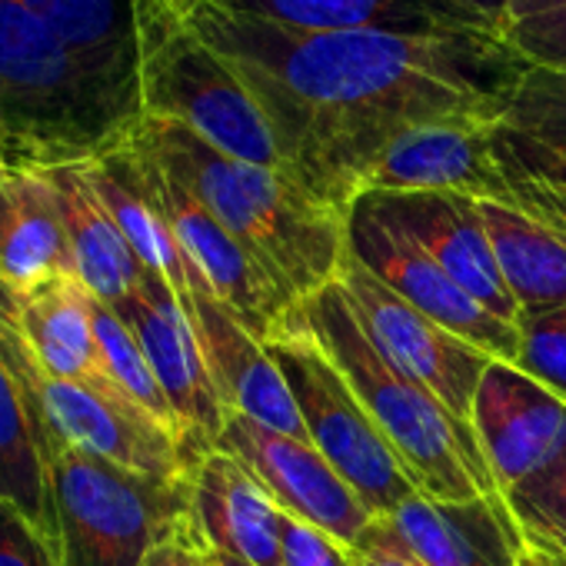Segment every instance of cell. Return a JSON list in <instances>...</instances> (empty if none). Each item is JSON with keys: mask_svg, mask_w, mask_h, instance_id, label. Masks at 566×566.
<instances>
[{"mask_svg": "<svg viewBox=\"0 0 566 566\" xmlns=\"http://www.w3.org/2000/svg\"><path fill=\"white\" fill-rule=\"evenodd\" d=\"M180 301L190 314L210 380L227 413H243L270 430L311 443L304 417L287 390V380H283L266 347L253 340L213 294L193 291Z\"/></svg>", "mask_w": 566, "mask_h": 566, "instance_id": "obj_17", "label": "cell"}, {"mask_svg": "<svg viewBox=\"0 0 566 566\" xmlns=\"http://www.w3.org/2000/svg\"><path fill=\"white\" fill-rule=\"evenodd\" d=\"M190 476H150L57 447L48 453L57 563L140 566L157 543L200 530Z\"/></svg>", "mask_w": 566, "mask_h": 566, "instance_id": "obj_5", "label": "cell"}, {"mask_svg": "<svg viewBox=\"0 0 566 566\" xmlns=\"http://www.w3.org/2000/svg\"><path fill=\"white\" fill-rule=\"evenodd\" d=\"M91 321H94L97 347H101V357H104V367H107L114 387L127 400H134L144 413H150L160 427H167L187 450L184 430H180V423H177V417H174V410H170V403H167V397H164V390H160V384H157L137 337L130 334V327L120 321V314L111 304H104L97 297H91ZM187 457H190V450H187Z\"/></svg>", "mask_w": 566, "mask_h": 566, "instance_id": "obj_29", "label": "cell"}, {"mask_svg": "<svg viewBox=\"0 0 566 566\" xmlns=\"http://www.w3.org/2000/svg\"><path fill=\"white\" fill-rule=\"evenodd\" d=\"M513 367L566 400V307L520 321V350Z\"/></svg>", "mask_w": 566, "mask_h": 566, "instance_id": "obj_31", "label": "cell"}, {"mask_svg": "<svg viewBox=\"0 0 566 566\" xmlns=\"http://www.w3.org/2000/svg\"><path fill=\"white\" fill-rule=\"evenodd\" d=\"M140 117V101L97 77L21 0H0V164H84L117 147Z\"/></svg>", "mask_w": 566, "mask_h": 566, "instance_id": "obj_3", "label": "cell"}, {"mask_svg": "<svg viewBox=\"0 0 566 566\" xmlns=\"http://www.w3.org/2000/svg\"><path fill=\"white\" fill-rule=\"evenodd\" d=\"M0 357L18 377L34 417L44 460L57 447H77L117 467L150 476H190L193 460L184 443L117 390L61 380L31 360L0 307Z\"/></svg>", "mask_w": 566, "mask_h": 566, "instance_id": "obj_7", "label": "cell"}, {"mask_svg": "<svg viewBox=\"0 0 566 566\" xmlns=\"http://www.w3.org/2000/svg\"><path fill=\"white\" fill-rule=\"evenodd\" d=\"M513 200L523 213L536 217L539 223L553 227L566 237V187H539V184H516L510 187Z\"/></svg>", "mask_w": 566, "mask_h": 566, "instance_id": "obj_37", "label": "cell"}, {"mask_svg": "<svg viewBox=\"0 0 566 566\" xmlns=\"http://www.w3.org/2000/svg\"><path fill=\"white\" fill-rule=\"evenodd\" d=\"M520 321L566 307V237L520 207L476 200Z\"/></svg>", "mask_w": 566, "mask_h": 566, "instance_id": "obj_26", "label": "cell"}, {"mask_svg": "<svg viewBox=\"0 0 566 566\" xmlns=\"http://www.w3.org/2000/svg\"><path fill=\"white\" fill-rule=\"evenodd\" d=\"M197 526L210 549L247 559L250 566H280V506L266 486L237 457L210 450L190 476Z\"/></svg>", "mask_w": 566, "mask_h": 566, "instance_id": "obj_22", "label": "cell"}, {"mask_svg": "<svg viewBox=\"0 0 566 566\" xmlns=\"http://www.w3.org/2000/svg\"><path fill=\"white\" fill-rule=\"evenodd\" d=\"M134 24L144 117L184 124L237 160L283 170L256 101L170 0H134Z\"/></svg>", "mask_w": 566, "mask_h": 566, "instance_id": "obj_6", "label": "cell"}, {"mask_svg": "<svg viewBox=\"0 0 566 566\" xmlns=\"http://www.w3.org/2000/svg\"><path fill=\"white\" fill-rule=\"evenodd\" d=\"M523 549L566 559V457L506 493Z\"/></svg>", "mask_w": 566, "mask_h": 566, "instance_id": "obj_30", "label": "cell"}, {"mask_svg": "<svg viewBox=\"0 0 566 566\" xmlns=\"http://www.w3.org/2000/svg\"><path fill=\"white\" fill-rule=\"evenodd\" d=\"M337 283L347 294V304L360 331L380 350V357L394 370L430 390L457 420L470 427L473 397L493 357L470 347L447 327L433 324L417 307H410L350 253L344 260Z\"/></svg>", "mask_w": 566, "mask_h": 566, "instance_id": "obj_9", "label": "cell"}, {"mask_svg": "<svg viewBox=\"0 0 566 566\" xmlns=\"http://www.w3.org/2000/svg\"><path fill=\"white\" fill-rule=\"evenodd\" d=\"M213 556H217V563H220V566H250L247 559H237V556H230V553H220V549H213Z\"/></svg>", "mask_w": 566, "mask_h": 566, "instance_id": "obj_41", "label": "cell"}, {"mask_svg": "<svg viewBox=\"0 0 566 566\" xmlns=\"http://www.w3.org/2000/svg\"><path fill=\"white\" fill-rule=\"evenodd\" d=\"M207 4L294 31H380L420 38L490 34L450 0H207Z\"/></svg>", "mask_w": 566, "mask_h": 566, "instance_id": "obj_24", "label": "cell"}, {"mask_svg": "<svg viewBox=\"0 0 566 566\" xmlns=\"http://www.w3.org/2000/svg\"><path fill=\"white\" fill-rule=\"evenodd\" d=\"M114 311L137 337L184 430L187 450L200 463L210 450H217V437L227 423V407L210 380L197 331L180 294L164 276L144 270L137 287Z\"/></svg>", "mask_w": 566, "mask_h": 566, "instance_id": "obj_11", "label": "cell"}, {"mask_svg": "<svg viewBox=\"0 0 566 566\" xmlns=\"http://www.w3.org/2000/svg\"><path fill=\"white\" fill-rule=\"evenodd\" d=\"M470 427L503 500L566 457V400L503 360L486 367Z\"/></svg>", "mask_w": 566, "mask_h": 566, "instance_id": "obj_14", "label": "cell"}, {"mask_svg": "<svg viewBox=\"0 0 566 566\" xmlns=\"http://www.w3.org/2000/svg\"><path fill=\"white\" fill-rule=\"evenodd\" d=\"M84 174H87L91 187L97 190V197L104 200L114 223L120 227V233L127 237V243L134 247L144 270L164 276L180 297H187L193 291L210 294L203 276L187 260V253L167 220V210L154 187L150 157L140 150V144L130 134L107 154L84 160Z\"/></svg>", "mask_w": 566, "mask_h": 566, "instance_id": "obj_18", "label": "cell"}, {"mask_svg": "<svg viewBox=\"0 0 566 566\" xmlns=\"http://www.w3.org/2000/svg\"><path fill=\"white\" fill-rule=\"evenodd\" d=\"M256 101L283 174L347 217L384 150L447 117L500 114L523 71L493 34L294 31L207 0H170Z\"/></svg>", "mask_w": 566, "mask_h": 566, "instance_id": "obj_1", "label": "cell"}, {"mask_svg": "<svg viewBox=\"0 0 566 566\" xmlns=\"http://www.w3.org/2000/svg\"><path fill=\"white\" fill-rule=\"evenodd\" d=\"M503 41L516 51L520 61L566 74V11H553L513 24L503 34Z\"/></svg>", "mask_w": 566, "mask_h": 566, "instance_id": "obj_33", "label": "cell"}, {"mask_svg": "<svg viewBox=\"0 0 566 566\" xmlns=\"http://www.w3.org/2000/svg\"><path fill=\"white\" fill-rule=\"evenodd\" d=\"M54 276H77L57 193L44 170L0 164V280L31 291Z\"/></svg>", "mask_w": 566, "mask_h": 566, "instance_id": "obj_23", "label": "cell"}, {"mask_svg": "<svg viewBox=\"0 0 566 566\" xmlns=\"http://www.w3.org/2000/svg\"><path fill=\"white\" fill-rule=\"evenodd\" d=\"M490 150L510 187H566V74L523 61L500 114L490 124Z\"/></svg>", "mask_w": 566, "mask_h": 566, "instance_id": "obj_20", "label": "cell"}, {"mask_svg": "<svg viewBox=\"0 0 566 566\" xmlns=\"http://www.w3.org/2000/svg\"><path fill=\"white\" fill-rule=\"evenodd\" d=\"M520 566H566V559H563V556H543V553H530V549H523Z\"/></svg>", "mask_w": 566, "mask_h": 566, "instance_id": "obj_40", "label": "cell"}, {"mask_svg": "<svg viewBox=\"0 0 566 566\" xmlns=\"http://www.w3.org/2000/svg\"><path fill=\"white\" fill-rule=\"evenodd\" d=\"M387 520L427 566H520L523 556L510 510L486 496L450 503L413 493Z\"/></svg>", "mask_w": 566, "mask_h": 566, "instance_id": "obj_21", "label": "cell"}, {"mask_svg": "<svg viewBox=\"0 0 566 566\" xmlns=\"http://www.w3.org/2000/svg\"><path fill=\"white\" fill-rule=\"evenodd\" d=\"M61 207V220L71 240L77 280L91 297L117 307L144 276V263L137 260L134 247L107 213L104 200L91 187L84 164H64L44 170Z\"/></svg>", "mask_w": 566, "mask_h": 566, "instance_id": "obj_25", "label": "cell"}, {"mask_svg": "<svg viewBox=\"0 0 566 566\" xmlns=\"http://www.w3.org/2000/svg\"><path fill=\"white\" fill-rule=\"evenodd\" d=\"M387 220L413 237L496 321L520 327V307L500 273L490 233L473 197L460 193H364Z\"/></svg>", "mask_w": 566, "mask_h": 566, "instance_id": "obj_16", "label": "cell"}, {"mask_svg": "<svg viewBox=\"0 0 566 566\" xmlns=\"http://www.w3.org/2000/svg\"><path fill=\"white\" fill-rule=\"evenodd\" d=\"M280 566H354L350 546L327 530L280 513Z\"/></svg>", "mask_w": 566, "mask_h": 566, "instance_id": "obj_32", "label": "cell"}, {"mask_svg": "<svg viewBox=\"0 0 566 566\" xmlns=\"http://www.w3.org/2000/svg\"><path fill=\"white\" fill-rule=\"evenodd\" d=\"M347 253L384 287L470 347L503 364L516 360L520 327L496 321L483 304H476L413 237L387 220L364 193L347 210Z\"/></svg>", "mask_w": 566, "mask_h": 566, "instance_id": "obj_10", "label": "cell"}, {"mask_svg": "<svg viewBox=\"0 0 566 566\" xmlns=\"http://www.w3.org/2000/svg\"><path fill=\"white\" fill-rule=\"evenodd\" d=\"M301 321L360 397L364 410L394 447L407 480L430 500H476L506 506L473 427L457 420L430 390L394 370L360 331L340 283H327L301 304Z\"/></svg>", "mask_w": 566, "mask_h": 566, "instance_id": "obj_4", "label": "cell"}, {"mask_svg": "<svg viewBox=\"0 0 566 566\" xmlns=\"http://www.w3.org/2000/svg\"><path fill=\"white\" fill-rule=\"evenodd\" d=\"M490 124L486 117H447L400 134L370 170L364 193H460L516 207L490 150Z\"/></svg>", "mask_w": 566, "mask_h": 566, "instance_id": "obj_15", "label": "cell"}, {"mask_svg": "<svg viewBox=\"0 0 566 566\" xmlns=\"http://www.w3.org/2000/svg\"><path fill=\"white\" fill-rule=\"evenodd\" d=\"M0 500L18 506L54 543L48 460L24 390L0 357Z\"/></svg>", "mask_w": 566, "mask_h": 566, "instance_id": "obj_28", "label": "cell"}, {"mask_svg": "<svg viewBox=\"0 0 566 566\" xmlns=\"http://www.w3.org/2000/svg\"><path fill=\"white\" fill-rule=\"evenodd\" d=\"M0 566H61L54 543L4 500H0Z\"/></svg>", "mask_w": 566, "mask_h": 566, "instance_id": "obj_34", "label": "cell"}, {"mask_svg": "<svg viewBox=\"0 0 566 566\" xmlns=\"http://www.w3.org/2000/svg\"><path fill=\"white\" fill-rule=\"evenodd\" d=\"M0 307L31 360L51 377L117 390L97 347L91 294L77 276H54L31 291H14L0 280Z\"/></svg>", "mask_w": 566, "mask_h": 566, "instance_id": "obj_19", "label": "cell"}, {"mask_svg": "<svg viewBox=\"0 0 566 566\" xmlns=\"http://www.w3.org/2000/svg\"><path fill=\"white\" fill-rule=\"evenodd\" d=\"M21 4L97 77L124 97L140 101L134 0H21Z\"/></svg>", "mask_w": 566, "mask_h": 566, "instance_id": "obj_27", "label": "cell"}, {"mask_svg": "<svg viewBox=\"0 0 566 566\" xmlns=\"http://www.w3.org/2000/svg\"><path fill=\"white\" fill-rule=\"evenodd\" d=\"M150 170H154V187L160 193L167 220L187 260L203 276L207 291L243 324V331L253 340L270 344L283 334H291L297 327L301 304L291 294H283L273 283V276L250 256V250L187 187H180L154 157H150Z\"/></svg>", "mask_w": 566, "mask_h": 566, "instance_id": "obj_12", "label": "cell"}, {"mask_svg": "<svg viewBox=\"0 0 566 566\" xmlns=\"http://www.w3.org/2000/svg\"><path fill=\"white\" fill-rule=\"evenodd\" d=\"M263 347L280 367L283 380H287V390L304 417L311 443L354 486V493L374 516H387L407 496L417 493L394 447L384 440L354 387L317 347L301 317L291 334H283Z\"/></svg>", "mask_w": 566, "mask_h": 566, "instance_id": "obj_8", "label": "cell"}, {"mask_svg": "<svg viewBox=\"0 0 566 566\" xmlns=\"http://www.w3.org/2000/svg\"><path fill=\"white\" fill-rule=\"evenodd\" d=\"M140 566H220L213 549L207 546L200 530L190 533H177L164 543H157Z\"/></svg>", "mask_w": 566, "mask_h": 566, "instance_id": "obj_36", "label": "cell"}, {"mask_svg": "<svg viewBox=\"0 0 566 566\" xmlns=\"http://www.w3.org/2000/svg\"><path fill=\"white\" fill-rule=\"evenodd\" d=\"M130 134L250 250L283 294L304 304L340 280L347 217L317 203L283 170L237 160L190 127L160 117H140Z\"/></svg>", "mask_w": 566, "mask_h": 566, "instance_id": "obj_2", "label": "cell"}, {"mask_svg": "<svg viewBox=\"0 0 566 566\" xmlns=\"http://www.w3.org/2000/svg\"><path fill=\"white\" fill-rule=\"evenodd\" d=\"M450 4H457L463 14H470L490 34L503 38V18H506V8L513 4V0H450Z\"/></svg>", "mask_w": 566, "mask_h": 566, "instance_id": "obj_38", "label": "cell"}, {"mask_svg": "<svg viewBox=\"0 0 566 566\" xmlns=\"http://www.w3.org/2000/svg\"><path fill=\"white\" fill-rule=\"evenodd\" d=\"M553 11H566V0H513L506 8V18H503V34L513 28V24H523L530 18H539V14H553Z\"/></svg>", "mask_w": 566, "mask_h": 566, "instance_id": "obj_39", "label": "cell"}, {"mask_svg": "<svg viewBox=\"0 0 566 566\" xmlns=\"http://www.w3.org/2000/svg\"><path fill=\"white\" fill-rule=\"evenodd\" d=\"M354 566H427L387 516H374L370 526L350 543Z\"/></svg>", "mask_w": 566, "mask_h": 566, "instance_id": "obj_35", "label": "cell"}, {"mask_svg": "<svg viewBox=\"0 0 566 566\" xmlns=\"http://www.w3.org/2000/svg\"><path fill=\"white\" fill-rule=\"evenodd\" d=\"M217 450L250 467L283 513L327 530L347 546L374 520L354 486L307 440L270 430L243 413H227Z\"/></svg>", "mask_w": 566, "mask_h": 566, "instance_id": "obj_13", "label": "cell"}]
</instances>
